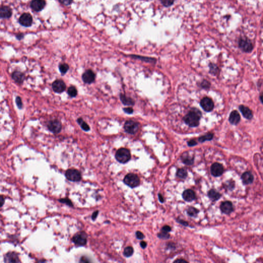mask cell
Wrapping results in <instances>:
<instances>
[{
    "mask_svg": "<svg viewBox=\"0 0 263 263\" xmlns=\"http://www.w3.org/2000/svg\"><path fill=\"white\" fill-rule=\"evenodd\" d=\"M201 117L200 110L197 109H192L185 116L184 121L189 126L196 127L199 125Z\"/></svg>",
    "mask_w": 263,
    "mask_h": 263,
    "instance_id": "6da1fadb",
    "label": "cell"
},
{
    "mask_svg": "<svg viewBox=\"0 0 263 263\" xmlns=\"http://www.w3.org/2000/svg\"><path fill=\"white\" fill-rule=\"evenodd\" d=\"M131 153L129 150L125 148H121L116 152L115 158L120 163H125L131 159Z\"/></svg>",
    "mask_w": 263,
    "mask_h": 263,
    "instance_id": "7a4b0ae2",
    "label": "cell"
},
{
    "mask_svg": "<svg viewBox=\"0 0 263 263\" xmlns=\"http://www.w3.org/2000/svg\"><path fill=\"white\" fill-rule=\"evenodd\" d=\"M124 184L132 188H134L139 185L140 179L136 174L133 173L128 174L124 178Z\"/></svg>",
    "mask_w": 263,
    "mask_h": 263,
    "instance_id": "3957f363",
    "label": "cell"
},
{
    "mask_svg": "<svg viewBox=\"0 0 263 263\" xmlns=\"http://www.w3.org/2000/svg\"><path fill=\"white\" fill-rule=\"evenodd\" d=\"M72 241L78 246H85L87 241V234L84 232H78L73 237Z\"/></svg>",
    "mask_w": 263,
    "mask_h": 263,
    "instance_id": "277c9868",
    "label": "cell"
},
{
    "mask_svg": "<svg viewBox=\"0 0 263 263\" xmlns=\"http://www.w3.org/2000/svg\"><path fill=\"white\" fill-rule=\"evenodd\" d=\"M65 176L66 178L71 181H79L81 179V174L80 172L76 169H68L65 172Z\"/></svg>",
    "mask_w": 263,
    "mask_h": 263,
    "instance_id": "5b68a950",
    "label": "cell"
},
{
    "mask_svg": "<svg viewBox=\"0 0 263 263\" xmlns=\"http://www.w3.org/2000/svg\"><path fill=\"white\" fill-rule=\"evenodd\" d=\"M47 128L51 132L58 134L60 132L62 129V124L58 120L54 119L49 121L47 124Z\"/></svg>",
    "mask_w": 263,
    "mask_h": 263,
    "instance_id": "8992f818",
    "label": "cell"
},
{
    "mask_svg": "<svg viewBox=\"0 0 263 263\" xmlns=\"http://www.w3.org/2000/svg\"><path fill=\"white\" fill-rule=\"evenodd\" d=\"M124 128L128 133L131 134H135L139 129V124L134 121L128 120L124 124Z\"/></svg>",
    "mask_w": 263,
    "mask_h": 263,
    "instance_id": "52a82bcc",
    "label": "cell"
},
{
    "mask_svg": "<svg viewBox=\"0 0 263 263\" xmlns=\"http://www.w3.org/2000/svg\"><path fill=\"white\" fill-rule=\"evenodd\" d=\"M19 22L22 26L28 27L32 25L33 19L30 13H24L20 17Z\"/></svg>",
    "mask_w": 263,
    "mask_h": 263,
    "instance_id": "ba28073f",
    "label": "cell"
},
{
    "mask_svg": "<svg viewBox=\"0 0 263 263\" xmlns=\"http://www.w3.org/2000/svg\"><path fill=\"white\" fill-rule=\"evenodd\" d=\"M239 46L246 53H250L252 50V44L250 40L247 38H242L239 41Z\"/></svg>",
    "mask_w": 263,
    "mask_h": 263,
    "instance_id": "9c48e42d",
    "label": "cell"
},
{
    "mask_svg": "<svg viewBox=\"0 0 263 263\" xmlns=\"http://www.w3.org/2000/svg\"><path fill=\"white\" fill-rule=\"evenodd\" d=\"M200 106L206 112H211L213 110L214 105L211 99L208 97H204L200 101Z\"/></svg>",
    "mask_w": 263,
    "mask_h": 263,
    "instance_id": "30bf717a",
    "label": "cell"
},
{
    "mask_svg": "<svg viewBox=\"0 0 263 263\" xmlns=\"http://www.w3.org/2000/svg\"><path fill=\"white\" fill-rule=\"evenodd\" d=\"M46 5L45 0H32L31 2V7L35 12H40L44 9Z\"/></svg>",
    "mask_w": 263,
    "mask_h": 263,
    "instance_id": "8fae6325",
    "label": "cell"
},
{
    "mask_svg": "<svg viewBox=\"0 0 263 263\" xmlns=\"http://www.w3.org/2000/svg\"><path fill=\"white\" fill-rule=\"evenodd\" d=\"M224 171L223 167L221 163L215 162L211 167V173L214 177H219L223 174Z\"/></svg>",
    "mask_w": 263,
    "mask_h": 263,
    "instance_id": "7c38bea8",
    "label": "cell"
},
{
    "mask_svg": "<svg viewBox=\"0 0 263 263\" xmlns=\"http://www.w3.org/2000/svg\"><path fill=\"white\" fill-rule=\"evenodd\" d=\"M95 78V74L91 69H88L85 71L82 76L83 81L87 84H91L94 82Z\"/></svg>",
    "mask_w": 263,
    "mask_h": 263,
    "instance_id": "4fadbf2b",
    "label": "cell"
},
{
    "mask_svg": "<svg viewBox=\"0 0 263 263\" xmlns=\"http://www.w3.org/2000/svg\"><path fill=\"white\" fill-rule=\"evenodd\" d=\"M66 84L61 80H56L52 84L53 91L57 93H61L66 89Z\"/></svg>",
    "mask_w": 263,
    "mask_h": 263,
    "instance_id": "5bb4252c",
    "label": "cell"
},
{
    "mask_svg": "<svg viewBox=\"0 0 263 263\" xmlns=\"http://www.w3.org/2000/svg\"><path fill=\"white\" fill-rule=\"evenodd\" d=\"M220 209L223 213L229 214L233 211V206L231 201H225L221 204Z\"/></svg>",
    "mask_w": 263,
    "mask_h": 263,
    "instance_id": "9a60e30c",
    "label": "cell"
},
{
    "mask_svg": "<svg viewBox=\"0 0 263 263\" xmlns=\"http://www.w3.org/2000/svg\"><path fill=\"white\" fill-rule=\"evenodd\" d=\"M5 263H19L20 262L18 254L14 252H10L7 253L4 257Z\"/></svg>",
    "mask_w": 263,
    "mask_h": 263,
    "instance_id": "2e32d148",
    "label": "cell"
},
{
    "mask_svg": "<svg viewBox=\"0 0 263 263\" xmlns=\"http://www.w3.org/2000/svg\"><path fill=\"white\" fill-rule=\"evenodd\" d=\"M12 9L7 6H2L0 10V16L2 19H7L12 16Z\"/></svg>",
    "mask_w": 263,
    "mask_h": 263,
    "instance_id": "e0dca14e",
    "label": "cell"
},
{
    "mask_svg": "<svg viewBox=\"0 0 263 263\" xmlns=\"http://www.w3.org/2000/svg\"><path fill=\"white\" fill-rule=\"evenodd\" d=\"M182 198L185 201L191 202L195 199V193L192 190H186L182 193Z\"/></svg>",
    "mask_w": 263,
    "mask_h": 263,
    "instance_id": "ac0fdd59",
    "label": "cell"
},
{
    "mask_svg": "<svg viewBox=\"0 0 263 263\" xmlns=\"http://www.w3.org/2000/svg\"><path fill=\"white\" fill-rule=\"evenodd\" d=\"M241 116L237 110H233L230 114L229 121L233 125H237L240 122Z\"/></svg>",
    "mask_w": 263,
    "mask_h": 263,
    "instance_id": "d6986e66",
    "label": "cell"
},
{
    "mask_svg": "<svg viewBox=\"0 0 263 263\" xmlns=\"http://www.w3.org/2000/svg\"><path fill=\"white\" fill-rule=\"evenodd\" d=\"M239 109L242 115L245 118L248 120H250L252 118V112L249 108L243 105H241L239 106Z\"/></svg>",
    "mask_w": 263,
    "mask_h": 263,
    "instance_id": "ffe728a7",
    "label": "cell"
},
{
    "mask_svg": "<svg viewBox=\"0 0 263 263\" xmlns=\"http://www.w3.org/2000/svg\"><path fill=\"white\" fill-rule=\"evenodd\" d=\"M241 178L244 185L252 184L254 181L253 175L250 172H245L242 175Z\"/></svg>",
    "mask_w": 263,
    "mask_h": 263,
    "instance_id": "44dd1931",
    "label": "cell"
},
{
    "mask_svg": "<svg viewBox=\"0 0 263 263\" xmlns=\"http://www.w3.org/2000/svg\"><path fill=\"white\" fill-rule=\"evenodd\" d=\"M12 78L16 82L19 84H22L25 80V75L22 72L15 71L12 74Z\"/></svg>",
    "mask_w": 263,
    "mask_h": 263,
    "instance_id": "7402d4cb",
    "label": "cell"
},
{
    "mask_svg": "<svg viewBox=\"0 0 263 263\" xmlns=\"http://www.w3.org/2000/svg\"><path fill=\"white\" fill-rule=\"evenodd\" d=\"M182 162L186 165L191 166L194 163V158L189 156L188 153H184L181 156Z\"/></svg>",
    "mask_w": 263,
    "mask_h": 263,
    "instance_id": "603a6c76",
    "label": "cell"
},
{
    "mask_svg": "<svg viewBox=\"0 0 263 263\" xmlns=\"http://www.w3.org/2000/svg\"><path fill=\"white\" fill-rule=\"evenodd\" d=\"M208 195L209 198L214 201L218 200L221 197V194L219 192H218V191L214 189L210 190L209 191Z\"/></svg>",
    "mask_w": 263,
    "mask_h": 263,
    "instance_id": "cb8c5ba5",
    "label": "cell"
},
{
    "mask_svg": "<svg viewBox=\"0 0 263 263\" xmlns=\"http://www.w3.org/2000/svg\"><path fill=\"white\" fill-rule=\"evenodd\" d=\"M120 98L122 103L126 106H133L134 105V102L133 100L130 98H128L126 97L124 95L120 94Z\"/></svg>",
    "mask_w": 263,
    "mask_h": 263,
    "instance_id": "d4e9b609",
    "label": "cell"
},
{
    "mask_svg": "<svg viewBox=\"0 0 263 263\" xmlns=\"http://www.w3.org/2000/svg\"><path fill=\"white\" fill-rule=\"evenodd\" d=\"M77 122L79 124L80 126H81V129L83 130L87 131V132L90 131V126H89V125L85 121H84V120L81 118H78L77 119Z\"/></svg>",
    "mask_w": 263,
    "mask_h": 263,
    "instance_id": "484cf974",
    "label": "cell"
},
{
    "mask_svg": "<svg viewBox=\"0 0 263 263\" xmlns=\"http://www.w3.org/2000/svg\"><path fill=\"white\" fill-rule=\"evenodd\" d=\"M177 176L181 179H185L188 176V172L184 168H181L178 169L177 171Z\"/></svg>",
    "mask_w": 263,
    "mask_h": 263,
    "instance_id": "4316f807",
    "label": "cell"
},
{
    "mask_svg": "<svg viewBox=\"0 0 263 263\" xmlns=\"http://www.w3.org/2000/svg\"><path fill=\"white\" fill-rule=\"evenodd\" d=\"M213 136H214V135H213V133H208V134L200 137L199 139V141L200 143H204V141H210L213 139Z\"/></svg>",
    "mask_w": 263,
    "mask_h": 263,
    "instance_id": "83f0119b",
    "label": "cell"
},
{
    "mask_svg": "<svg viewBox=\"0 0 263 263\" xmlns=\"http://www.w3.org/2000/svg\"><path fill=\"white\" fill-rule=\"evenodd\" d=\"M69 65L66 63H62L59 65V69L62 75H64L66 74L67 72L69 69Z\"/></svg>",
    "mask_w": 263,
    "mask_h": 263,
    "instance_id": "f1b7e54d",
    "label": "cell"
},
{
    "mask_svg": "<svg viewBox=\"0 0 263 263\" xmlns=\"http://www.w3.org/2000/svg\"><path fill=\"white\" fill-rule=\"evenodd\" d=\"M187 214L189 216H192V217H195L199 213V211L197 209L195 208L191 207L189 208L188 210H187Z\"/></svg>",
    "mask_w": 263,
    "mask_h": 263,
    "instance_id": "f546056e",
    "label": "cell"
},
{
    "mask_svg": "<svg viewBox=\"0 0 263 263\" xmlns=\"http://www.w3.org/2000/svg\"><path fill=\"white\" fill-rule=\"evenodd\" d=\"M68 95L71 97H75L77 95L78 92L76 88L74 86L69 87L68 90Z\"/></svg>",
    "mask_w": 263,
    "mask_h": 263,
    "instance_id": "4dcf8cb0",
    "label": "cell"
},
{
    "mask_svg": "<svg viewBox=\"0 0 263 263\" xmlns=\"http://www.w3.org/2000/svg\"><path fill=\"white\" fill-rule=\"evenodd\" d=\"M133 253H134V250H133V248L132 247L128 246V247H126L124 249V255L125 256V257H130V256H132Z\"/></svg>",
    "mask_w": 263,
    "mask_h": 263,
    "instance_id": "1f68e13d",
    "label": "cell"
},
{
    "mask_svg": "<svg viewBox=\"0 0 263 263\" xmlns=\"http://www.w3.org/2000/svg\"><path fill=\"white\" fill-rule=\"evenodd\" d=\"M158 237L159 238H161V239H163V240H167V239H169L170 237V235L168 233V232H164V231H162V232L158 234Z\"/></svg>",
    "mask_w": 263,
    "mask_h": 263,
    "instance_id": "d6a6232c",
    "label": "cell"
},
{
    "mask_svg": "<svg viewBox=\"0 0 263 263\" xmlns=\"http://www.w3.org/2000/svg\"><path fill=\"white\" fill-rule=\"evenodd\" d=\"M160 2L163 6L168 7L173 4L174 0H160Z\"/></svg>",
    "mask_w": 263,
    "mask_h": 263,
    "instance_id": "836d02e7",
    "label": "cell"
},
{
    "mask_svg": "<svg viewBox=\"0 0 263 263\" xmlns=\"http://www.w3.org/2000/svg\"><path fill=\"white\" fill-rule=\"evenodd\" d=\"M132 57L135 58H137V59H141L142 60H144L147 62H152V61H154L155 59H153V58H151L143 57H140L139 56H136V55H132L131 56Z\"/></svg>",
    "mask_w": 263,
    "mask_h": 263,
    "instance_id": "e575fe53",
    "label": "cell"
},
{
    "mask_svg": "<svg viewBox=\"0 0 263 263\" xmlns=\"http://www.w3.org/2000/svg\"><path fill=\"white\" fill-rule=\"evenodd\" d=\"M16 106H18V108L20 109H22L23 107V103H22V99H21L20 97H16Z\"/></svg>",
    "mask_w": 263,
    "mask_h": 263,
    "instance_id": "d590c367",
    "label": "cell"
},
{
    "mask_svg": "<svg viewBox=\"0 0 263 263\" xmlns=\"http://www.w3.org/2000/svg\"><path fill=\"white\" fill-rule=\"evenodd\" d=\"M59 1L60 2V3L64 5L68 6L73 3V0H59Z\"/></svg>",
    "mask_w": 263,
    "mask_h": 263,
    "instance_id": "8d00e7d4",
    "label": "cell"
},
{
    "mask_svg": "<svg viewBox=\"0 0 263 263\" xmlns=\"http://www.w3.org/2000/svg\"><path fill=\"white\" fill-rule=\"evenodd\" d=\"M59 201H60V202H61V203H64V204H68V205H69V206H73L72 203V201H71V200H69V199H61V200H59Z\"/></svg>",
    "mask_w": 263,
    "mask_h": 263,
    "instance_id": "74e56055",
    "label": "cell"
},
{
    "mask_svg": "<svg viewBox=\"0 0 263 263\" xmlns=\"http://www.w3.org/2000/svg\"><path fill=\"white\" fill-rule=\"evenodd\" d=\"M218 68L215 65L211 64L210 65V72L213 74H216L218 72Z\"/></svg>",
    "mask_w": 263,
    "mask_h": 263,
    "instance_id": "f35d334b",
    "label": "cell"
},
{
    "mask_svg": "<svg viewBox=\"0 0 263 263\" xmlns=\"http://www.w3.org/2000/svg\"><path fill=\"white\" fill-rule=\"evenodd\" d=\"M136 236L137 238L139 240H143L144 237V234L139 231H137L136 232Z\"/></svg>",
    "mask_w": 263,
    "mask_h": 263,
    "instance_id": "ab89813d",
    "label": "cell"
},
{
    "mask_svg": "<svg viewBox=\"0 0 263 263\" xmlns=\"http://www.w3.org/2000/svg\"><path fill=\"white\" fill-rule=\"evenodd\" d=\"M201 85L203 88H208L210 87V83L208 81L204 80L203 81V82L201 83Z\"/></svg>",
    "mask_w": 263,
    "mask_h": 263,
    "instance_id": "60d3db41",
    "label": "cell"
},
{
    "mask_svg": "<svg viewBox=\"0 0 263 263\" xmlns=\"http://www.w3.org/2000/svg\"><path fill=\"white\" fill-rule=\"evenodd\" d=\"M171 228L169 226H168V225H165L162 228V231H164V232H170L171 231Z\"/></svg>",
    "mask_w": 263,
    "mask_h": 263,
    "instance_id": "b9f144b4",
    "label": "cell"
},
{
    "mask_svg": "<svg viewBox=\"0 0 263 263\" xmlns=\"http://www.w3.org/2000/svg\"><path fill=\"white\" fill-rule=\"evenodd\" d=\"M124 110L126 113L129 114H132L133 112V110L131 107H126V108H124Z\"/></svg>",
    "mask_w": 263,
    "mask_h": 263,
    "instance_id": "7bdbcfd3",
    "label": "cell"
},
{
    "mask_svg": "<svg viewBox=\"0 0 263 263\" xmlns=\"http://www.w3.org/2000/svg\"><path fill=\"white\" fill-rule=\"evenodd\" d=\"M188 144V146H190V147H193V146H195V145L197 144V143L196 142L195 140H192L189 141Z\"/></svg>",
    "mask_w": 263,
    "mask_h": 263,
    "instance_id": "ee69618b",
    "label": "cell"
},
{
    "mask_svg": "<svg viewBox=\"0 0 263 263\" xmlns=\"http://www.w3.org/2000/svg\"><path fill=\"white\" fill-rule=\"evenodd\" d=\"M177 222L179 223H181V225H184L185 226H188V223L187 222L184 221V220H182V219H178Z\"/></svg>",
    "mask_w": 263,
    "mask_h": 263,
    "instance_id": "f6af8a7d",
    "label": "cell"
},
{
    "mask_svg": "<svg viewBox=\"0 0 263 263\" xmlns=\"http://www.w3.org/2000/svg\"><path fill=\"white\" fill-rule=\"evenodd\" d=\"M24 35L23 34H22V33H20V34H17V35H16V38L18 40H22V39H23Z\"/></svg>",
    "mask_w": 263,
    "mask_h": 263,
    "instance_id": "bcb514c9",
    "label": "cell"
},
{
    "mask_svg": "<svg viewBox=\"0 0 263 263\" xmlns=\"http://www.w3.org/2000/svg\"><path fill=\"white\" fill-rule=\"evenodd\" d=\"M174 263H188V262H187V261L185 260H183V259H178V260H177L175 261Z\"/></svg>",
    "mask_w": 263,
    "mask_h": 263,
    "instance_id": "7dc6e473",
    "label": "cell"
},
{
    "mask_svg": "<svg viewBox=\"0 0 263 263\" xmlns=\"http://www.w3.org/2000/svg\"><path fill=\"white\" fill-rule=\"evenodd\" d=\"M98 211H96L95 212L93 213V215H92V218L93 220H95V219L96 218H97V216H98Z\"/></svg>",
    "mask_w": 263,
    "mask_h": 263,
    "instance_id": "c3c4849f",
    "label": "cell"
},
{
    "mask_svg": "<svg viewBox=\"0 0 263 263\" xmlns=\"http://www.w3.org/2000/svg\"><path fill=\"white\" fill-rule=\"evenodd\" d=\"M140 244V246H141V248L143 249L146 248L147 246V242L144 241H141Z\"/></svg>",
    "mask_w": 263,
    "mask_h": 263,
    "instance_id": "681fc988",
    "label": "cell"
},
{
    "mask_svg": "<svg viewBox=\"0 0 263 263\" xmlns=\"http://www.w3.org/2000/svg\"><path fill=\"white\" fill-rule=\"evenodd\" d=\"M158 199L159 200V201H160V203H164V201H165V200H164V198H163V196H162V194H158Z\"/></svg>",
    "mask_w": 263,
    "mask_h": 263,
    "instance_id": "f907efd6",
    "label": "cell"
},
{
    "mask_svg": "<svg viewBox=\"0 0 263 263\" xmlns=\"http://www.w3.org/2000/svg\"><path fill=\"white\" fill-rule=\"evenodd\" d=\"M4 203V199L3 198V196H1V199H0V205H1V207L3 206Z\"/></svg>",
    "mask_w": 263,
    "mask_h": 263,
    "instance_id": "816d5d0a",
    "label": "cell"
},
{
    "mask_svg": "<svg viewBox=\"0 0 263 263\" xmlns=\"http://www.w3.org/2000/svg\"><path fill=\"white\" fill-rule=\"evenodd\" d=\"M260 98L261 101L262 102V103L263 104V96H261Z\"/></svg>",
    "mask_w": 263,
    "mask_h": 263,
    "instance_id": "f5cc1de1",
    "label": "cell"
}]
</instances>
